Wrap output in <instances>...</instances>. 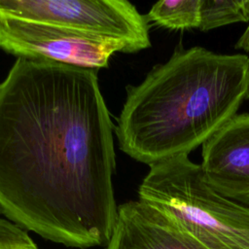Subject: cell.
Here are the masks:
<instances>
[{"label":"cell","instance_id":"cell-6","mask_svg":"<svg viewBox=\"0 0 249 249\" xmlns=\"http://www.w3.org/2000/svg\"><path fill=\"white\" fill-rule=\"evenodd\" d=\"M206 181L232 198L249 192V114H236L202 145Z\"/></svg>","mask_w":249,"mask_h":249},{"label":"cell","instance_id":"cell-9","mask_svg":"<svg viewBox=\"0 0 249 249\" xmlns=\"http://www.w3.org/2000/svg\"><path fill=\"white\" fill-rule=\"evenodd\" d=\"M248 20L249 0H200V31Z\"/></svg>","mask_w":249,"mask_h":249},{"label":"cell","instance_id":"cell-11","mask_svg":"<svg viewBox=\"0 0 249 249\" xmlns=\"http://www.w3.org/2000/svg\"><path fill=\"white\" fill-rule=\"evenodd\" d=\"M235 49H240L246 53H249V24L245 29L244 33L237 40L235 44Z\"/></svg>","mask_w":249,"mask_h":249},{"label":"cell","instance_id":"cell-7","mask_svg":"<svg viewBox=\"0 0 249 249\" xmlns=\"http://www.w3.org/2000/svg\"><path fill=\"white\" fill-rule=\"evenodd\" d=\"M105 249H203L172 219L138 199L118 206Z\"/></svg>","mask_w":249,"mask_h":249},{"label":"cell","instance_id":"cell-2","mask_svg":"<svg viewBox=\"0 0 249 249\" xmlns=\"http://www.w3.org/2000/svg\"><path fill=\"white\" fill-rule=\"evenodd\" d=\"M249 97V56L177 48L136 86L127 87L115 135L120 149L149 166L188 155Z\"/></svg>","mask_w":249,"mask_h":249},{"label":"cell","instance_id":"cell-1","mask_svg":"<svg viewBox=\"0 0 249 249\" xmlns=\"http://www.w3.org/2000/svg\"><path fill=\"white\" fill-rule=\"evenodd\" d=\"M114 133L96 70L17 58L0 83V212L55 243L106 245Z\"/></svg>","mask_w":249,"mask_h":249},{"label":"cell","instance_id":"cell-4","mask_svg":"<svg viewBox=\"0 0 249 249\" xmlns=\"http://www.w3.org/2000/svg\"><path fill=\"white\" fill-rule=\"evenodd\" d=\"M0 18L119 39L134 53L151 47L147 17L125 0H0Z\"/></svg>","mask_w":249,"mask_h":249},{"label":"cell","instance_id":"cell-12","mask_svg":"<svg viewBox=\"0 0 249 249\" xmlns=\"http://www.w3.org/2000/svg\"><path fill=\"white\" fill-rule=\"evenodd\" d=\"M231 199L249 207V192L245 193V194H242V195H239V196H236L232 197Z\"/></svg>","mask_w":249,"mask_h":249},{"label":"cell","instance_id":"cell-3","mask_svg":"<svg viewBox=\"0 0 249 249\" xmlns=\"http://www.w3.org/2000/svg\"><path fill=\"white\" fill-rule=\"evenodd\" d=\"M149 167L138 189L140 200L172 219L203 249H249V207L218 193L188 155Z\"/></svg>","mask_w":249,"mask_h":249},{"label":"cell","instance_id":"cell-10","mask_svg":"<svg viewBox=\"0 0 249 249\" xmlns=\"http://www.w3.org/2000/svg\"><path fill=\"white\" fill-rule=\"evenodd\" d=\"M0 249H39L19 226L0 218Z\"/></svg>","mask_w":249,"mask_h":249},{"label":"cell","instance_id":"cell-5","mask_svg":"<svg viewBox=\"0 0 249 249\" xmlns=\"http://www.w3.org/2000/svg\"><path fill=\"white\" fill-rule=\"evenodd\" d=\"M0 49L17 58L49 60L96 71L107 67L116 53H134L119 39L11 18H0Z\"/></svg>","mask_w":249,"mask_h":249},{"label":"cell","instance_id":"cell-8","mask_svg":"<svg viewBox=\"0 0 249 249\" xmlns=\"http://www.w3.org/2000/svg\"><path fill=\"white\" fill-rule=\"evenodd\" d=\"M147 19L171 30L199 28L200 0H162L155 3Z\"/></svg>","mask_w":249,"mask_h":249}]
</instances>
